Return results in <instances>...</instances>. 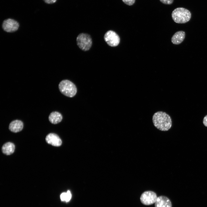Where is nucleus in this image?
Segmentation results:
<instances>
[{"label": "nucleus", "mask_w": 207, "mask_h": 207, "mask_svg": "<svg viewBox=\"0 0 207 207\" xmlns=\"http://www.w3.org/2000/svg\"><path fill=\"white\" fill-rule=\"evenodd\" d=\"M59 88L62 93L69 97H74L77 92L75 85L68 80H63L61 81L59 85Z\"/></svg>", "instance_id": "obj_3"}, {"label": "nucleus", "mask_w": 207, "mask_h": 207, "mask_svg": "<svg viewBox=\"0 0 207 207\" xmlns=\"http://www.w3.org/2000/svg\"><path fill=\"white\" fill-rule=\"evenodd\" d=\"M163 3L165 4L170 5L172 3L173 0H160Z\"/></svg>", "instance_id": "obj_16"}, {"label": "nucleus", "mask_w": 207, "mask_h": 207, "mask_svg": "<svg viewBox=\"0 0 207 207\" xmlns=\"http://www.w3.org/2000/svg\"><path fill=\"white\" fill-rule=\"evenodd\" d=\"M44 1L48 4H52L55 3L57 0H43Z\"/></svg>", "instance_id": "obj_19"}, {"label": "nucleus", "mask_w": 207, "mask_h": 207, "mask_svg": "<svg viewBox=\"0 0 207 207\" xmlns=\"http://www.w3.org/2000/svg\"><path fill=\"white\" fill-rule=\"evenodd\" d=\"M157 198L156 194L154 192L147 191L142 193L140 197V200L143 204L149 205L155 203Z\"/></svg>", "instance_id": "obj_5"}, {"label": "nucleus", "mask_w": 207, "mask_h": 207, "mask_svg": "<svg viewBox=\"0 0 207 207\" xmlns=\"http://www.w3.org/2000/svg\"><path fill=\"white\" fill-rule=\"evenodd\" d=\"M122 1L125 4L130 6L134 3L135 0H122Z\"/></svg>", "instance_id": "obj_14"}, {"label": "nucleus", "mask_w": 207, "mask_h": 207, "mask_svg": "<svg viewBox=\"0 0 207 207\" xmlns=\"http://www.w3.org/2000/svg\"><path fill=\"white\" fill-rule=\"evenodd\" d=\"M155 207H172L170 200L167 197L161 195L157 198Z\"/></svg>", "instance_id": "obj_9"}, {"label": "nucleus", "mask_w": 207, "mask_h": 207, "mask_svg": "<svg viewBox=\"0 0 207 207\" xmlns=\"http://www.w3.org/2000/svg\"><path fill=\"white\" fill-rule=\"evenodd\" d=\"M62 116L61 114L57 112H51L49 116V121L52 124H57L60 122L62 120Z\"/></svg>", "instance_id": "obj_12"}, {"label": "nucleus", "mask_w": 207, "mask_h": 207, "mask_svg": "<svg viewBox=\"0 0 207 207\" xmlns=\"http://www.w3.org/2000/svg\"><path fill=\"white\" fill-rule=\"evenodd\" d=\"M19 24L15 20L8 19L4 21L2 24L3 30L7 32H12L16 31L18 28Z\"/></svg>", "instance_id": "obj_7"}, {"label": "nucleus", "mask_w": 207, "mask_h": 207, "mask_svg": "<svg viewBox=\"0 0 207 207\" xmlns=\"http://www.w3.org/2000/svg\"><path fill=\"white\" fill-rule=\"evenodd\" d=\"M15 149V146L14 144L8 142L3 145L2 148V150L3 154L8 155L13 153Z\"/></svg>", "instance_id": "obj_13"}, {"label": "nucleus", "mask_w": 207, "mask_h": 207, "mask_svg": "<svg viewBox=\"0 0 207 207\" xmlns=\"http://www.w3.org/2000/svg\"><path fill=\"white\" fill-rule=\"evenodd\" d=\"M172 17L174 21L177 23H185L191 19V14L188 10L183 7H178L172 12Z\"/></svg>", "instance_id": "obj_2"}, {"label": "nucleus", "mask_w": 207, "mask_h": 207, "mask_svg": "<svg viewBox=\"0 0 207 207\" xmlns=\"http://www.w3.org/2000/svg\"><path fill=\"white\" fill-rule=\"evenodd\" d=\"M104 38L107 44L111 47L118 46L120 42L119 37L112 30H110L107 32L104 35Z\"/></svg>", "instance_id": "obj_6"}, {"label": "nucleus", "mask_w": 207, "mask_h": 207, "mask_svg": "<svg viewBox=\"0 0 207 207\" xmlns=\"http://www.w3.org/2000/svg\"><path fill=\"white\" fill-rule=\"evenodd\" d=\"M185 37V33L183 31L176 32L172 36L171 41L173 44L178 45L184 40Z\"/></svg>", "instance_id": "obj_11"}, {"label": "nucleus", "mask_w": 207, "mask_h": 207, "mask_svg": "<svg viewBox=\"0 0 207 207\" xmlns=\"http://www.w3.org/2000/svg\"><path fill=\"white\" fill-rule=\"evenodd\" d=\"M66 193L64 192L60 195V198L62 201H65L66 198Z\"/></svg>", "instance_id": "obj_17"}, {"label": "nucleus", "mask_w": 207, "mask_h": 207, "mask_svg": "<svg viewBox=\"0 0 207 207\" xmlns=\"http://www.w3.org/2000/svg\"><path fill=\"white\" fill-rule=\"evenodd\" d=\"M45 140L48 144L55 146H60L62 143L60 138L58 135L54 133L48 134L46 136Z\"/></svg>", "instance_id": "obj_8"}, {"label": "nucleus", "mask_w": 207, "mask_h": 207, "mask_svg": "<svg viewBox=\"0 0 207 207\" xmlns=\"http://www.w3.org/2000/svg\"><path fill=\"white\" fill-rule=\"evenodd\" d=\"M23 124L21 120H15L11 122L9 126V129L12 132L17 133L23 129Z\"/></svg>", "instance_id": "obj_10"}, {"label": "nucleus", "mask_w": 207, "mask_h": 207, "mask_svg": "<svg viewBox=\"0 0 207 207\" xmlns=\"http://www.w3.org/2000/svg\"><path fill=\"white\" fill-rule=\"evenodd\" d=\"M71 198V194L70 191L68 190L66 192V198L65 201L66 202L69 201Z\"/></svg>", "instance_id": "obj_15"}, {"label": "nucleus", "mask_w": 207, "mask_h": 207, "mask_svg": "<svg viewBox=\"0 0 207 207\" xmlns=\"http://www.w3.org/2000/svg\"><path fill=\"white\" fill-rule=\"evenodd\" d=\"M77 45L79 47L84 51L88 50L92 45V40L89 34L81 33L76 38Z\"/></svg>", "instance_id": "obj_4"}, {"label": "nucleus", "mask_w": 207, "mask_h": 207, "mask_svg": "<svg viewBox=\"0 0 207 207\" xmlns=\"http://www.w3.org/2000/svg\"><path fill=\"white\" fill-rule=\"evenodd\" d=\"M154 126L162 131H167L172 127V121L170 116L166 113L158 111L155 113L152 117Z\"/></svg>", "instance_id": "obj_1"}, {"label": "nucleus", "mask_w": 207, "mask_h": 207, "mask_svg": "<svg viewBox=\"0 0 207 207\" xmlns=\"http://www.w3.org/2000/svg\"><path fill=\"white\" fill-rule=\"evenodd\" d=\"M202 122L203 125L206 127H207V114L204 117Z\"/></svg>", "instance_id": "obj_18"}]
</instances>
